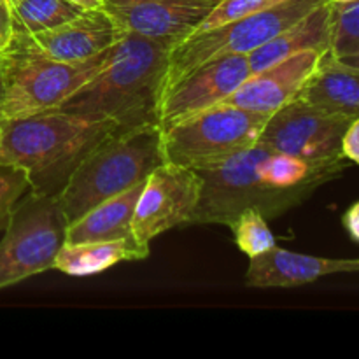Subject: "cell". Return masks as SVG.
I'll return each mask as SVG.
<instances>
[{"instance_id":"e0dca14e","label":"cell","mask_w":359,"mask_h":359,"mask_svg":"<svg viewBox=\"0 0 359 359\" xmlns=\"http://www.w3.org/2000/svg\"><path fill=\"white\" fill-rule=\"evenodd\" d=\"M142 188L144 181L81 214L76 221L67 224L65 242L76 244L132 237L133 212Z\"/></svg>"},{"instance_id":"52a82bcc","label":"cell","mask_w":359,"mask_h":359,"mask_svg":"<svg viewBox=\"0 0 359 359\" xmlns=\"http://www.w3.org/2000/svg\"><path fill=\"white\" fill-rule=\"evenodd\" d=\"M270 116L216 105L161 132L163 161L207 170L258 144Z\"/></svg>"},{"instance_id":"7c38bea8","label":"cell","mask_w":359,"mask_h":359,"mask_svg":"<svg viewBox=\"0 0 359 359\" xmlns=\"http://www.w3.org/2000/svg\"><path fill=\"white\" fill-rule=\"evenodd\" d=\"M219 0H105L104 9L125 34L174 48L196 30Z\"/></svg>"},{"instance_id":"5b68a950","label":"cell","mask_w":359,"mask_h":359,"mask_svg":"<svg viewBox=\"0 0 359 359\" xmlns=\"http://www.w3.org/2000/svg\"><path fill=\"white\" fill-rule=\"evenodd\" d=\"M263 147L255 146L223 165L196 170L202 177L198 205L189 224H226L230 226L244 209H258L266 219L280 216L304 203L311 195L287 191L265 184L256 174V161Z\"/></svg>"},{"instance_id":"7a4b0ae2","label":"cell","mask_w":359,"mask_h":359,"mask_svg":"<svg viewBox=\"0 0 359 359\" xmlns=\"http://www.w3.org/2000/svg\"><path fill=\"white\" fill-rule=\"evenodd\" d=\"M168 51V46L126 34L112 48L107 65L60 109L111 119L121 130L158 125Z\"/></svg>"},{"instance_id":"7402d4cb","label":"cell","mask_w":359,"mask_h":359,"mask_svg":"<svg viewBox=\"0 0 359 359\" xmlns=\"http://www.w3.org/2000/svg\"><path fill=\"white\" fill-rule=\"evenodd\" d=\"M359 51V2L347 6L332 4L330 55L346 56Z\"/></svg>"},{"instance_id":"4dcf8cb0","label":"cell","mask_w":359,"mask_h":359,"mask_svg":"<svg viewBox=\"0 0 359 359\" xmlns=\"http://www.w3.org/2000/svg\"><path fill=\"white\" fill-rule=\"evenodd\" d=\"M4 100V76H2V67H0V105Z\"/></svg>"},{"instance_id":"277c9868","label":"cell","mask_w":359,"mask_h":359,"mask_svg":"<svg viewBox=\"0 0 359 359\" xmlns=\"http://www.w3.org/2000/svg\"><path fill=\"white\" fill-rule=\"evenodd\" d=\"M112 48L86 62H58L44 55L32 35L14 30L9 48L0 56L4 76L0 119L28 118L62 107L107 65Z\"/></svg>"},{"instance_id":"8fae6325","label":"cell","mask_w":359,"mask_h":359,"mask_svg":"<svg viewBox=\"0 0 359 359\" xmlns=\"http://www.w3.org/2000/svg\"><path fill=\"white\" fill-rule=\"evenodd\" d=\"M251 76L248 55H228L196 67L161 97L160 130L219 105Z\"/></svg>"},{"instance_id":"603a6c76","label":"cell","mask_w":359,"mask_h":359,"mask_svg":"<svg viewBox=\"0 0 359 359\" xmlns=\"http://www.w3.org/2000/svg\"><path fill=\"white\" fill-rule=\"evenodd\" d=\"M286 2V0H219L212 11L202 20V23L196 27L191 35L202 34V32L216 28L219 25L230 23V21L238 20V18L249 16V14L262 13V11L270 9L273 6Z\"/></svg>"},{"instance_id":"3957f363","label":"cell","mask_w":359,"mask_h":359,"mask_svg":"<svg viewBox=\"0 0 359 359\" xmlns=\"http://www.w3.org/2000/svg\"><path fill=\"white\" fill-rule=\"evenodd\" d=\"M160 163H163L160 126L116 130L77 165L55 196L67 224L97 203L146 181Z\"/></svg>"},{"instance_id":"4fadbf2b","label":"cell","mask_w":359,"mask_h":359,"mask_svg":"<svg viewBox=\"0 0 359 359\" xmlns=\"http://www.w3.org/2000/svg\"><path fill=\"white\" fill-rule=\"evenodd\" d=\"M326 53L328 51H314V49L298 53L259 72L251 74L219 105H230L256 114L272 116L283 105L298 97Z\"/></svg>"},{"instance_id":"9c48e42d","label":"cell","mask_w":359,"mask_h":359,"mask_svg":"<svg viewBox=\"0 0 359 359\" xmlns=\"http://www.w3.org/2000/svg\"><path fill=\"white\" fill-rule=\"evenodd\" d=\"M351 121V118L321 111L297 97L270 116L256 146L311 163L346 160L342 137Z\"/></svg>"},{"instance_id":"ac0fdd59","label":"cell","mask_w":359,"mask_h":359,"mask_svg":"<svg viewBox=\"0 0 359 359\" xmlns=\"http://www.w3.org/2000/svg\"><path fill=\"white\" fill-rule=\"evenodd\" d=\"M298 98L332 114L358 118L359 70L342 65L335 56L326 53L316 72L298 93Z\"/></svg>"},{"instance_id":"ba28073f","label":"cell","mask_w":359,"mask_h":359,"mask_svg":"<svg viewBox=\"0 0 359 359\" xmlns=\"http://www.w3.org/2000/svg\"><path fill=\"white\" fill-rule=\"evenodd\" d=\"M67 221L55 196L28 191L14 207L0 241V290L55 266Z\"/></svg>"},{"instance_id":"cb8c5ba5","label":"cell","mask_w":359,"mask_h":359,"mask_svg":"<svg viewBox=\"0 0 359 359\" xmlns=\"http://www.w3.org/2000/svg\"><path fill=\"white\" fill-rule=\"evenodd\" d=\"M30 191V182L21 168L0 163V231H4L16 203Z\"/></svg>"},{"instance_id":"484cf974","label":"cell","mask_w":359,"mask_h":359,"mask_svg":"<svg viewBox=\"0 0 359 359\" xmlns=\"http://www.w3.org/2000/svg\"><path fill=\"white\" fill-rule=\"evenodd\" d=\"M14 37V18L9 0H0V56L9 48Z\"/></svg>"},{"instance_id":"8992f818","label":"cell","mask_w":359,"mask_h":359,"mask_svg":"<svg viewBox=\"0 0 359 359\" xmlns=\"http://www.w3.org/2000/svg\"><path fill=\"white\" fill-rule=\"evenodd\" d=\"M325 2L326 0H286L262 13L189 35L168 51L161 97L196 67L221 56L249 55Z\"/></svg>"},{"instance_id":"ffe728a7","label":"cell","mask_w":359,"mask_h":359,"mask_svg":"<svg viewBox=\"0 0 359 359\" xmlns=\"http://www.w3.org/2000/svg\"><path fill=\"white\" fill-rule=\"evenodd\" d=\"M14 30L35 35L74 20L83 9L69 0H11Z\"/></svg>"},{"instance_id":"4316f807","label":"cell","mask_w":359,"mask_h":359,"mask_svg":"<svg viewBox=\"0 0 359 359\" xmlns=\"http://www.w3.org/2000/svg\"><path fill=\"white\" fill-rule=\"evenodd\" d=\"M342 226L351 237V241L359 244V200L344 212Z\"/></svg>"},{"instance_id":"d4e9b609","label":"cell","mask_w":359,"mask_h":359,"mask_svg":"<svg viewBox=\"0 0 359 359\" xmlns=\"http://www.w3.org/2000/svg\"><path fill=\"white\" fill-rule=\"evenodd\" d=\"M342 156L349 163L359 165V116L347 126L342 137Z\"/></svg>"},{"instance_id":"30bf717a","label":"cell","mask_w":359,"mask_h":359,"mask_svg":"<svg viewBox=\"0 0 359 359\" xmlns=\"http://www.w3.org/2000/svg\"><path fill=\"white\" fill-rule=\"evenodd\" d=\"M202 177L193 168L181 165H158L144 181L132 221V237L139 245L151 242L165 231L189 224L200 200Z\"/></svg>"},{"instance_id":"f1b7e54d","label":"cell","mask_w":359,"mask_h":359,"mask_svg":"<svg viewBox=\"0 0 359 359\" xmlns=\"http://www.w3.org/2000/svg\"><path fill=\"white\" fill-rule=\"evenodd\" d=\"M342 65L349 67V69L359 70V51L353 53V55H346V56H335Z\"/></svg>"},{"instance_id":"1f68e13d","label":"cell","mask_w":359,"mask_h":359,"mask_svg":"<svg viewBox=\"0 0 359 359\" xmlns=\"http://www.w3.org/2000/svg\"><path fill=\"white\" fill-rule=\"evenodd\" d=\"M9 2H11V0H9Z\"/></svg>"},{"instance_id":"2e32d148","label":"cell","mask_w":359,"mask_h":359,"mask_svg":"<svg viewBox=\"0 0 359 359\" xmlns=\"http://www.w3.org/2000/svg\"><path fill=\"white\" fill-rule=\"evenodd\" d=\"M330 25H332V2L326 0L297 23L249 53L248 60L251 74L259 72L298 53L312 51V49L330 53Z\"/></svg>"},{"instance_id":"44dd1931","label":"cell","mask_w":359,"mask_h":359,"mask_svg":"<svg viewBox=\"0 0 359 359\" xmlns=\"http://www.w3.org/2000/svg\"><path fill=\"white\" fill-rule=\"evenodd\" d=\"M230 228L233 231L235 244L249 259L265 255L277 245L276 237L269 226V219L252 207L242 210Z\"/></svg>"},{"instance_id":"9a60e30c","label":"cell","mask_w":359,"mask_h":359,"mask_svg":"<svg viewBox=\"0 0 359 359\" xmlns=\"http://www.w3.org/2000/svg\"><path fill=\"white\" fill-rule=\"evenodd\" d=\"M359 272V258H323L273 248L249 259L245 284L249 287H298L337 273Z\"/></svg>"},{"instance_id":"6da1fadb","label":"cell","mask_w":359,"mask_h":359,"mask_svg":"<svg viewBox=\"0 0 359 359\" xmlns=\"http://www.w3.org/2000/svg\"><path fill=\"white\" fill-rule=\"evenodd\" d=\"M118 128L111 119L49 109L20 119H0V163L27 174L30 189L56 196L77 165Z\"/></svg>"},{"instance_id":"5bb4252c","label":"cell","mask_w":359,"mask_h":359,"mask_svg":"<svg viewBox=\"0 0 359 359\" xmlns=\"http://www.w3.org/2000/svg\"><path fill=\"white\" fill-rule=\"evenodd\" d=\"M125 35L114 18L102 7L83 11L74 20L51 30L39 32L32 35V39L49 58L79 63L111 49Z\"/></svg>"},{"instance_id":"d6986e66","label":"cell","mask_w":359,"mask_h":359,"mask_svg":"<svg viewBox=\"0 0 359 359\" xmlns=\"http://www.w3.org/2000/svg\"><path fill=\"white\" fill-rule=\"evenodd\" d=\"M147 256L149 248L139 245L133 237L76 244L65 242L56 252L53 269L70 277H90L98 276L121 262H140Z\"/></svg>"},{"instance_id":"f546056e","label":"cell","mask_w":359,"mask_h":359,"mask_svg":"<svg viewBox=\"0 0 359 359\" xmlns=\"http://www.w3.org/2000/svg\"><path fill=\"white\" fill-rule=\"evenodd\" d=\"M330 2H332L333 6H347V4L359 2V0H330Z\"/></svg>"},{"instance_id":"83f0119b","label":"cell","mask_w":359,"mask_h":359,"mask_svg":"<svg viewBox=\"0 0 359 359\" xmlns=\"http://www.w3.org/2000/svg\"><path fill=\"white\" fill-rule=\"evenodd\" d=\"M70 4L74 6L81 7L83 11H90V9H102L105 6V0H69Z\"/></svg>"}]
</instances>
